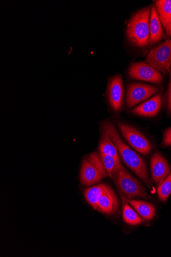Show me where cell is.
Returning <instances> with one entry per match:
<instances>
[{"instance_id":"1","label":"cell","mask_w":171,"mask_h":257,"mask_svg":"<svg viewBox=\"0 0 171 257\" xmlns=\"http://www.w3.org/2000/svg\"><path fill=\"white\" fill-rule=\"evenodd\" d=\"M105 123L108 129L110 137L116 147L120 159L143 182L150 186L151 182L147 164L144 159L124 143L114 125L110 122Z\"/></svg>"},{"instance_id":"2","label":"cell","mask_w":171,"mask_h":257,"mask_svg":"<svg viewBox=\"0 0 171 257\" xmlns=\"http://www.w3.org/2000/svg\"><path fill=\"white\" fill-rule=\"evenodd\" d=\"M111 178L117 187L123 205L137 198L151 199L141 183L130 175L122 164L116 166Z\"/></svg>"},{"instance_id":"3","label":"cell","mask_w":171,"mask_h":257,"mask_svg":"<svg viewBox=\"0 0 171 257\" xmlns=\"http://www.w3.org/2000/svg\"><path fill=\"white\" fill-rule=\"evenodd\" d=\"M150 7L135 13L127 25L126 33L128 40L139 48H145L150 43Z\"/></svg>"},{"instance_id":"4","label":"cell","mask_w":171,"mask_h":257,"mask_svg":"<svg viewBox=\"0 0 171 257\" xmlns=\"http://www.w3.org/2000/svg\"><path fill=\"white\" fill-rule=\"evenodd\" d=\"M145 62L164 74L169 73L171 66V40H166L153 48L146 56Z\"/></svg>"},{"instance_id":"5","label":"cell","mask_w":171,"mask_h":257,"mask_svg":"<svg viewBox=\"0 0 171 257\" xmlns=\"http://www.w3.org/2000/svg\"><path fill=\"white\" fill-rule=\"evenodd\" d=\"M121 135L126 142L138 153L148 156L152 150L148 140L136 128L123 122H117Z\"/></svg>"},{"instance_id":"6","label":"cell","mask_w":171,"mask_h":257,"mask_svg":"<svg viewBox=\"0 0 171 257\" xmlns=\"http://www.w3.org/2000/svg\"><path fill=\"white\" fill-rule=\"evenodd\" d=\"M128 76L132 79L159 84L163 77L161 74L147 63L140 62L133 63L129 68Z\"/></svg>"},{"instance_id":"7","label":"cell","mask_w":171,"mask_h":257,"mask_svg":"<svg viewBox=\"0 0 171 257\" xmlns=\"http://www.w3.org/2000/svg\"><path fill=\"white\" fill-rule=\"evenodd\" d=\"M159 90L157 87L139 83H130L127 94V106L131 108L149 98Z\"/></svg>"},{"instance_id":"8","label":"cell","mask_w":171,"mask_h":257,"mask_svg":"<svg viewBox=\"0 0 171 257\" xmlns=\"http://www.w3.org/2000/svg\"><path fill=\"white\" fill-rule=\"evenodd\" d=\"M124 89L123 78L117 75L109 80L107 88V98L111 109L119 112L124 103Z\"/></svg>"},{"instance_id":"9","label":"cell","mask_w":171,"mask_h":257,"mask_svg":"<svg viewBox=\"0 0 171 257\" xmlns=\"http://www.w3.org/2000/svg\"><path fill=\"white\" fill-rule=\"evenodd\" d=\"M152 179L158 186L170 174V167L166 159L159 153H154L150 160Z\"/></svg>"},{"instance_id":"10","label":"cell","mask_w":171,"mask_h":257,"mask_svg":"<svg viewBox=\"0 0 171 257\" xmlns=\"http://www.w3.org/2000/svg\"><path fill=\"white\" fill-rule=\"evenodd\" d=\"M105 177L88 159L83 160L80 172V181L82 184L92 185L98 183Z\"/></svg>"},{"instance_id":"11","label":"cell","mask_w":171,"mask_h":257,"mask_svg":"<svg viewBox=\"0 0 171 257\" xmlns=\"http://www.w3.org/2000/svg\"><path fill=\"white\" fill-rule=\"evenodd\" d=\"M162 97L161 93L148 100H146L131 110V112L145 117H152L157 115L161 107Z\"/></svg>"},{"instance_id":"12","label":"cell","mask_w":171,"mask_h":257,"mask_svg":"<svg viewBox=\"0 0 171 257\" xmlns=\"http://www.w3.org/2000/svg\"><path fill=\"white\" fill-rule=\"evenodd\" d=\"M119 207L118 200L113 190L107 185L97 204V211L107 215L115 214Z\"/></svg>"},{"instance_id":"13","label":"cell","mask_w":171,"mask_h":257,"mask_svg":"<svg viewBox=\"0 0 171 257\" xmlns=\"http://www.w3.org/2000/svg\"><path fill=\"white\" fill-rule=\"evenodd\" d=\"M101 133L99 147V153L112 156L118 163H121L117 150L110 137L105 123L102 125Z\"/></svg>"},{"instance_id":"14","label":"cell","mask_w":171,"mask_h":257,"mask_svg":"<svg viewBox=\"0 0 171 257\" xmlns=\"http://www.w3.org/2000/svg\"><path fill=\"white\" fill-rule=\"evenodd\" d=\"M164 34L155 7L151 9L150 19V44L153 45L159 42L163 37Z\"/></svg>"},{"instance_id":"15","label":"cell","mask_w":171,"mask_h":257,"mask_svg":"<svg viewBox=\"0 0 171 257\" xmlns=\"http://www.w3.org/2000/svg\"><path fill=\"white\" fill-rule=\"evenodd\" d=\"M128 203L143 220L150 221L155 217L156 209L152 203L134 199L129 201Z\"/></svg>"},{"instance_id":"16","label":"cell","mask_w":171,"mask_h":257,"mask_svg":"<svg viewBox=\"0 0 171 257\" xmlns=\"http://www.w3.org/2000/svg\"><path fill=\"white\" fill-rule=\"evenodd\" d=\"M155 4L161 25L166 31L171 19V0H158Z\"/></svg>"},{"instance_id":"17","label":"cell","mask_w":171,"mask_h":257,"mask_svg":"<svg viewBox=\"0 0 171 257\" xmlns=\"http://www.w3.org/2000/svg\"><path fill=\"white\" fill-rule=\"evenodd\" d=\"M107 185L100 184L86 189L84 195L88 203L95 209L97 210V204L105 191Z\"/></svg>"},{"instance_id":"18","label":"cell","mask_w":171,"mask_h":257,"mask_svg":"<svg viewBox=\"0 0 171 257\" xmlns=\"http://www.w3.org/2000/svg\"><path fill=\"white\" fill-rule=\"evenodd\" d=\"M123 217L126 223L131 225H137L143 222L142 218L130 207L129 203L123 205Z\"/></svg>"},{"instance_id":"19","label":"cell","mask_w":171,"mask_h":257,"mask_svg":"<svg viewBox=\"0 0 171 257\" xmlns=\"http://www.w3.org/2000/svg\"><path fill=\"white\" fill-rule=\"evenodd\" d=\"M157 194L162 202H165L171 194V173L158 186Z\"/></svg>"},{"instance_id":"20","label":"cell","mask_w":171,"mask_h":257,"mask_svg":"<svg viewBox=\"0 0 171 257\" xmlns=\"http://www.w3.org/2000/svg\"><path fill=\"white\" fill-rule=\"evenodd\" d=\"M103 166L107 176L111 178L112 174L117 165L121 164L118 163L115 159L110 155L99 153Z\"/></svg>"},{"instance_id":"21","label":"cell","mask_w":171,"mask_h":257,"mask_svg":"<svg viewBox=\"0 0 171 257\" xmlns=\"http://www.w3.org/2000/svg\"><path fill=\"white\" fill-rule=\"evenodd\" d=\"M162 145L164 147H171V127L164 132Z\"/></svg>"},{"instance_id":"22","label":"cell","mask_w":171,"mask_h":257,"mask_svg":"<svg viewBox=\"0 0 171 257\" xmlns=\"http://www.w3.org/2000/svg\"><path fill=\"white\" fill-rule=\"evenodd\" d=\"M167 109L171 113V82L169 84L167 91Z\"/></svg>"},{"instance_id":"23","label":"cell","mask_w":171,"mask_h":257,"mask_svg":"<svg viewBox=\"0 0 171 257\" xmlns=\"http://www.w3.org/2000/svg\"><path fill=\"white\" fill-rule=\"evenodd\" d=\"M166 34L171 37V19L169 21V24L168 27L166 30Z\"/></svg>"},{"instance_id":"24","label":"cell","mask_w":171,"mask_h":257,"mask_svg":"<svg viewBox=\"0 0 171 257\" xmlns=\"http://www.w3.org/2000/svg\"><path fill=\"white\" fill-rule=\"evenodd\" d=\"M170 80L171 81V73H170Z\"/></svg>"}]
</instances>
